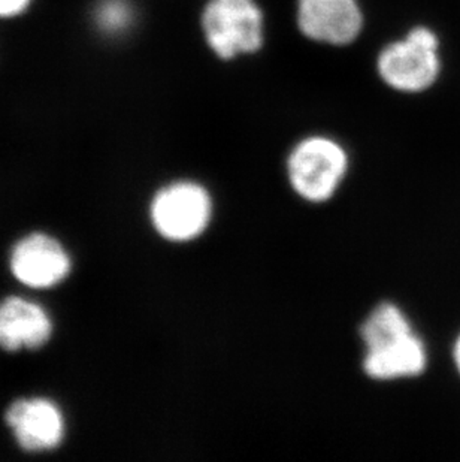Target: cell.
Instances as JSON below:
<instances>
[{"mask_svg": "<svg viewBox=\"0 0 460 462\" xmlns=\"http://www.w3.org/2000/svg\"><path fill=\"white\" fill-rule=\"evenodd\" d=\"M202 27L209 47L222 59L257 51L263 44V14L254 0H209Z\"/></svg>", "mask_w": 460, "mask_h": 462, "instance_id": "obj_3", "label": "cell"}, {"mask_svg": "<svg viewBox=\"0 0 460 462\" xmlns=\"http://www.w3.org/2000/svg\"><path fill=\"white\" fill-rule=\"evenodd\" d=\"M15 440L27 452L56 449L65 437L60 409L47 398H22L5 414Z\"/></svg>", "mask_w": 460, "mask_h": 462, "instance_id": "obj_6", "label": "cell"}, {"mask_svg": "<svg viewBox=\"0 0 460 462\" xmlns=\"http://www.w3.org/2000/svg\"><path fill=\"white\" fill-rule=\"evenodd\" d=\"M428 352L416 332L378 349L366 350L363 370L371 379L417 377L426 370Z\"/></svg>", "mask_w": 460, "mask_h": 462, "instance_id": "obj_9", "label": "cell"}, {"mask_svg": "<svg viewBox=\"0 0 460 462\" xmlns=\"http://www.w3.org/2000/svg\"><path fill=\"white\" fill-rule=\"evenodd\" d=\"M95 20L100 31L117 35L131 29L135 22V9L129 0H100Z\"/></svg>", "mask_w": 460, "mask_h": 462, "instance_id": "obj_11", "label": "cell"}, {"mask_svg": "<svg viewBox=\"0 0 460 462\" xmlns=\"http://www.w3.org/2000/svg\"><path fill=\"white\" fill-rule=\"evenodd\" d=\"M347 170L345 150L325 136L300 141L287 161L291 188L309 202L327 201L334 197Z\"/></svg>", "mask_w": 460, "mask_h": 462, "instance_id": "obj_1", "label": "cell"}, {"mask_svg": "<svg viewBox=\"0 0 460 462\" xmlns=\"http://www.w3.org/2000/svg\"><path fill=\"white\" fill-rule=\"evenodd\" d=\"M52 323L42 307L24 298L0 302V347L8 352L40 349L51 338Z\"/></svg>", "mask_w": 460, "mask_h": 462, "instance_id": "obj_8", "label": "cell"}, {"mask_svg": "<svg viewBox=\"0 0 460 462\" xmlns=\"http://www.w3.org/2000/svg\"><path fill=\"white\" fill-rule=\"evenodd\" d=\"M298 23L311 40L345 45L361 33L363 17L357 0H299Z\"/></svg>", "mask_w": 460, "mask_h": 462, "instance_id": "obj_7", "label": "cell"}, {"mask_svg": "<svg viewBox=\"0 0 460 462\" xmlns=\"http://www.w3.org/2000/svg\"><path fill=\"white\" fill-rule=\"evenodd\" d=\"M414 329L404 311L391 302H384L373 310L362 325V340L366 350L378 349L393 341L413 334Z\"/></svg>", "mask_w": 460, "mask_h": 462, "instance_id": "obj_10", "label": "cell"}, {"mask_svg": "<svg viewBox=\"0 0 460 462\" xmlns=\"http://www.w3.org/2000/svg\"><path fill=\"white\" fill-rule=\"evenodd\" d=\"M150 214L159 236L174 243H187L207 231L213 216V201L204 186L179 181L159 190Z\"/></svg>", "mask_w": 460, "mask_h": 462, "instance_id": "obj_4", "label": "cell"}, {"mask_svg": "<svg viewBox=\"0 0 460 462\" xmlns=\"http://www.w3.org/2000/svg\"><path fill=\"white\" fill-rule=\"evenodd\" d=\"M32 0H0V18L18 17L24 13Z\"/></svg>", "mask_w": 460, "mask_h": 462, "instance_id": "obj_12", "label": "cell"}, {"mask_svg": "<svg viewBox=\"0 0 460 462\" xmlns=\"http://www.w3.org/2000/svg\"><path fill=\"white\" fill-rule=\"evenodd\" d=\"M438 36L428 27H416L407 38L387 45L378 57V70L391 88L417 93L429 88L441 70Z\"/></svg>", "mask_w": 460, "mask_h": 462, "instance_id": "obj_2", "label": "cell"}, {"mask_svg": "<svg viewBox=\"0 0 460 462\" xmlns=\"http://www.w3.org/2000/svg\"><path fill=\"white\" fill-rule=\"evenodd\" d=\"M11 271L29 288H52L69 274L70 257L56 238L38 232L14 245Z\"/></svg>", "mask_w": 460, "mask_h": 462, "instance_id": "obj_5", "label": "cell"}, {"mask_svg": "<svg viewBox=\"0 0 460 462\" xmlns=\"http://www.w3.org/2000/svg\"><path fill=\"white\" fill-rule=\"evenodd\" d=\"M453 361H455V365H456L460 374V334L455 341V346H453Z\"/></svg>", "mask_w": 460, "mask_h": 462, "instance_id": "obj_13", "label": "cell"}]
</instances>
